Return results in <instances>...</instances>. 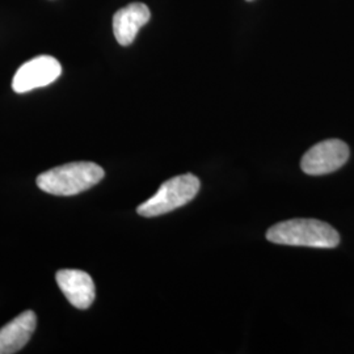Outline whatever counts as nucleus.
Returning <instances> with one entry per match:
<instances>
[{"mask_svg": "<svg viewBox=\"0 0 354 354\" xmlns=\"http://www.w3.org/2000/svg\"><path fill=\"white\" fill-rule=\"evenodd\" d=\"M266 239L282 245L335 248L340 243V235L326 222L297 218L272 226L266 232Z\"/></svg>", "mask_w": 354, "mask_h": 354, "instance_id": "nucleus-1", "label": "nucleus"}, {"mask_svg": "<svg viewBox=\"0 0 354 354\" xmlns=\"http://www.w3.org/2000/svg\"><path fill=\"white\" fill-rule=\"evenodd\" d=\"M105 176L100 165L75 162L49 169L37 177V187L54 196H74L91 189Z\"/></svg>", "mask_w": 354, "mask_h": 354, "instance_id": "nucleus-2", "label": "nucleus"}, {"mask_svg": "<svg viewBox=\"0 0 354 354\" xmlns=\"http://www.w3.org/2000/svg\"><path fill=\"white\" fill-rule=\"evenodd\" d=\"M200 180L192 174L172 177L165 181L158 192L138 206V214L146 218L169 213L190 203L200 190Z\"/></svg>", "mask_w": 354, "mask_h": 354, "instance_id": "nucleus-3", "label": "nucleus"}, {"mask_svg": "<svg viewBox=\"0 0 354 354\" xmlns=\"http://www.w3.org/2000/svg\"><path fill=\"white\" fill-rule=\"evenodd\" d=\"M349 147L340 140L319 142L306 152L301 160L304 174L311 176H323L340 169L349 159Z\"/></svg>", "mask_w": 354, "mask_h": 354, "instance_id": "nucleus-4", "label": "nucleus"}, {"mask_svg": "<svg viewBox=\"0 0 354 354\" xmlns=\"http://www.w3.org/2000/svg\"><path fill=\"white\" fill-rule=\"evenodd\" d=\"M62 74V66L50 55H39L23 64L13 76L12 88L16 93H26L46 87Z\"/></svg>", "mask_w": 354, "mask_h": 354, "instance_id": "nucleus-5", "label": "nucleus"}, {"mask_svg": "<svg viewBox=\"0 0 354 354\" xmlns=\"http://www.w3.org/2000/svg\"><path fill=\"white\" fill-rule=\"evenodd\" d=\"M55 279L67 301L76 308L87 310L93 304L96 290L88 273L76 269H64L57 273Z\"/></svg>", "mask_w": 354, "mask_h": 354, "instance_id": "nucleus-6", "label": "nucleus"}, {"mask_svg": "<svg viewBox=\"0 0 354 354\" xmlns=\"http://www.w3.org/2000/svg\"><path fill=\"white\" fill-rule=\"evenodd\" d=\"M151 17L149 7L143 3H131L118 10L113 16V33L121 46L134 42L140 28L146 26Z\"/></svg>", "mask_w": 354, "mask_h": 354, "instance_id": "nucleus-7", "label": "nucleus"}, {"mask_svg": "<svg viewBox=\"0 0 354 354\" xmlns=\"http://www.w3.org/2000/svg\"><path fill=\"white\" fill-rule=\"evenodd\" d=\"M37 324L33 311H26L0 329V354L19 352L30 340Z\"/></svg>", "mask_w": 354, "mask_h": 354, "instance_id": "nucleus-8", "label": "nucleus"}, {"mask_svg": "<svg viewBox=\"0 0 354 354\" xmlns=\"http://www.w3.org/2000/svg\"><path fill=\"white\" fill-rule=\"evenodd\" d=\"M247 1H252V0H247Z\"/></svg>", "mask_w": 354, "mask_h": 354, "instance_id": "nucleus-9", "label": "nucleus"}]
</instances>
